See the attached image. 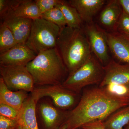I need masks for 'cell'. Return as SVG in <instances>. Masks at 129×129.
Returning <instances> with one entry per match:
<instances>
[{"mask_svg": "<svg viewBox=\"0 0 129 129\" xmlns=\"http://www.w3.org/2000/svg\"><path fill=\"white\" fill-rule=\"evenodd\" d=\"M17 129H26L25 128V127H24L23 125H22L19 124L18 127Z\"/></svg>", "mask_w": 129, "mask_h": 129, "instance_id": "32", "label": "cell"}, {"mask_svg": "<svg viewBox=\"0 0 129 129\" xmlns=\"http://www.w3.org/2000/svg\"><path fill=\"white\" fill-rule=\"evenodd\" d=\"M41 17V13L35 1L19 0L11 14L8 17H18L34 20L40 18Z\"/></svg>", "mask_w": 129, "mask_h": 129, "instance_id": "18", "label": "cell"}, {"mask_svg": "<svg viewBox=\"0 0 129 129\" xmlns=\"http://www.w3.org/2000/svg\"><path fill=\"white\" fill-rule=\"evenodd\" d=\"M37 102L31 95L24 102L20 112L18 124L26 129H39L36 113Z\"/></svg>", "mask_w": 129, "mask_h": 129, "instance_id": "17", "label": "cell"}, {"mask_svg": "<svg viewBox=\"0 0 129 129\" xmlns=\"http://www.w3.org/2000/svg\"><path fill=\"white\" fill-rule=\"evenodd\" d=\"M25 66L35 84L43 86L62 84L68 71L56 47L40 52Z\"/></svg>", "mask_w": 129, "mask_h": 129, "instance_id": "3", "label": "cell"}, {"mask_svg": "<svg viewBox=\"0 0 129 129\" xmlns=\"http://www.w3.org/2000/svg\"><path fill=\"white\" fill-rule=\"evenodd\" d=\"M123 10L129 15V0H119Z\"/></svg>", "mask_w": 129, "mask_h": 129, "instance_id": "30", "label": "cell"}, {"mask_svg": "<svg viewBox=\"0 0 129 129\" xmlns=\"http://www.w3.org/2000/svg\"><path fill=\"white\" fill-rule=\"evenodd\" d=\"M17 44L12 31L2 22L0 26V54L9 50Z\"/></svg>", "mask_w": 129, "mask_h": 129, "instance_id": "21", "label": "cell"}, {"mask_svg": "<svg viewBox=\"0 0 129 129\" xmlns=\"http://www.w3.org/2000/svg\"><path fill=\"white\" fill-rule=\"evenodd\" d=\"M109 47L113 55L122 62L129 64V39L116 31H106Z\"/></svg>", "mask_w": 129, "mask_h": 129, "instance_id": "11", "label": "cell"}, {"mask_svg": "<svg viewBox=\"0 0 129 129\" xmlns=\"http://www.w3.org/2000/svg\"><path fill=\"white\" fill-rule=\"evenodd\" d=\"M0 115L18 121L20 112L11 106L0 103Z\"/></svg>", "mask_w": 129, "mask_h": 129, "instance_id": "26", "label": "cell"}, {"mask_svg": "<svg viewBox=\"0 0 129 129\" xmlns=\"http://www.w3.org/2000/svg\"><path fill=\"white\" fill-rule=\"evenodd\" d=\"M0 73L10 90L31 92L34 90V81L25 66L1 65Z\"/></svg>", "mask_w": 129, "mask_h": 129, "instance_id": "6", "label": "cell"}, {"mask_svg": "<svg viewBox=\"0 0 129 129\" xmlns=\"http://www.w3.org/2000/svg\"><path fill=\"white\" fill-rule=\"evenodd\" d=\"M105 88L107 91L112 94L117 96L127 97L128 85L112 83L106 86Z\"/></svg>", "mask_w": 129, "mask_h": 129, "instance_id": "25", "label": "cell"}, {"mask_svg": "<svg viewBox=\"0 0 129 129\" xmlns=\"http://www.w3.org/2000/svg\"><path fill=\"white\" fill-rule=\"evenodd\" d=\"M81 128L83 129H107L104 127L103 122L97 120L84 125Z\"/></svg>", "mask_w": 129, "mask_h": 129, "instance_id": "29", "label": "cell"}, {"mask_svg": "<svg viewBox=\"0 0 129 129\" xmlns=\"http://www.w3.org/2000/svg\"><path fill=\"white\" fill-rule=\"evenodd\" d=\"M70 4L78 13L82 21L86 23L92 22V18L102 9L104 0H70Z\"/></svg>", "mask_w": 129, "mask_h": 129, "instance_id": "14", "label": "cell"}, {"mask_svg": "<svg viewBox=\"0 0 129 129\" xmlns=\"http://www.w3.org/2000/svg\"><path fill=\"white\" fill-rule=\"evenodd\" d=\"M83 29L89 43L91 52L101 64L107 65L111 60L106 31L93 22L87 24Z\"/></svg>", "mask_w": 129, "mask_h": 129, "instance_id": "8", "label": "cell"}, {"mask_svg": "<svg viewBox=\"0 0 129 129\" xmlns=\"http://www.w3.org/2000/svg\"><path fill=\"white\" fill-rule=\"evenodd\" d=\"M126 97L117 96L101 87L86 91L80 101L67 115L68 129H77L90 122L105 120L119 109L128 106Z\"/></svg>", "mask_w": 129, "mask_h": 129, "instance_id": "1", "label": "cell"}, {"mask_svg": "<svg viewBox=\"0 0 129 129\" xmlns=\"http://www.w3.org/2000/svg\"><path fill=\"white\" fill-rule=\"evenodd\" d=\"M128 92L127 95V97L129 99V85H128Z\"/></svg>", "mask_w": 129, "mask_h": 129, "instance_id": "33", "label": "cell"}, {"mask_svg": "<svg viewBox=\"0 0 129 129\" xmlns=\"http://www.w3.org/2000/svg\"><path fill=\"white\" fill-rule=\"evenodd\" d=\"M42 14L56 7L60 0H35Z\"/></svg>", "mask_w": 129, "mask_h": 129, "instance_id": "27", "label": "cell"}, {"mask_svg": "<svg viewBox=\"0 0 129 129\" xmlns=\"http://www.w3.org/2000/svg\"><path fill=\"white\" fill-rule=\"evenodd\" d=\"M101 64L92 53L83 65L69 74L62 85L74 92H79L85 86L101 83L104 74Z\"/></svg>", "mask_w": 129, "mask_h": 129, "instance_id": "4", "label": "cell"}, {"mask_svg": "<svg viewBox=\"0 0 129 129\" xmlns=\"http://www.w3.org/2000/svg\"><path fill=\"white\" fill-rule=\"evenodd\" d=\"M115 31L129 39V15L123 10L118 22Z\"/></svg>", "mask_w": 129, "mask_h": 129, "instance_id": "24", "label": "cell"}, {"mask_svg": "<svg viewBox=\"0 0 129 129\" xmlns=\"http://www.w3.org/2000/svg\"><path fill=\"white\" fill-rule=\"evenodd\" d=\"M19 0H0V17L3 21L11 14Z\"/></svg>", "mask_w": 129, "mask_h": 129, "instance_id": "23", "label": "cell"}, {"mask_svg": "<svg viewBox=\"0 0 129 129\" xmlns=\"http://www.w3.org/2000/svg\"><path fill=\"white\" fill-rule=\"evenodd\" d=\"M125 129H129V123L127 125V126Z\"/></svg>", "mask_w": 129, "mask_h": 129, "instance_id": "34", "label": "cell"}, {"mask_svg": "<svg viewBox=\"0 0 129 129\" xmlns=\"http://www.w3.org/2000/svg\"><path fill=\"white\" fill-rule=\"evenodd\" d=\"M57 129H68V127H67V124L64 122V123H63L61 125H60V127Z\"/></svg>", "mask_w": 129, "mask_h": 129, "instance_id": "31", "label": "cell"}, {"mask_svg": "<svg viewBox=\"0 0 129 129\" xmlns=\"http://www.w3.org/2000/svg\"><path fill=\"white\" fill-rule=\"evenodd\" d=\"M41 18L59 27L60 28L67 26V22L62 12L55 7L42 14Z\"/></svg>", "mask_w": 129, "mask_h": 129, "instance_id": "22", "label": "cell"}, {"mask_svg": "<svg viewBox=\"0 0 129 129\" xmlns=\"http://www.w3.org/2000/svg\"><path fill=\"white\" fill-rule=\"evenodd\" d=\"M103 68L104 76L100 87H105L112 83L129 85V64H121L114 60H110Z\"/></svg>", "mask_w": 129, "mask_h": 129, "instance_id": "10", "label": "cell"}, {"mask_svg": "<svg viewBox=\"0 0 129 129\" xmlns=\"http://www.w3.org/2000/svg\"><path fill=\"white\" fill-rule=\"evenodd\" d=\"M56 47L69 74L83 65L92 53L82 28L66 26L61 28Z\"/></svg>", "mask_w": 129, "mask_h": 129, "instance_id": "2", "label": "cell"}, {"mask_svg": "<svg viewBox=\"0 0 129 129\" xmlns=\"http://www.w3.org/2000/svg\"><path fill=\"white\" fill-rule=\"evenodd\" d=\"M61 28L40 18L33 20L30 35L25 44L36 54L56 47Z\"/></svg>", "mask_w": 129, "mask_h": 129, "instance_id": "5", "label": "cell"}, {"mask_svg": "<svg viewBox=\"0 0 129 129\" xmlns=\"http://www.w3.org/2000/svg\"><path fill=\"white\" fill-rule=\"evenodd\" d=\"M59 8L63 14L67 26L72 28H81L83 21L76 9L69 4L68 2L60 0L56 7Z\"/></svg>", "mask_w": 129, "mask_h": 129, "instance_id": "20", "label": "cell"}, {"mask_svg": "<svg viewBox=\"0 0 129 129\" xmlns=\"http://www.w3.org/2000/svg\"><path fill=\"white\" fill-rule=\"evenodd\" d=\"M18 125V120L0 115V129H17Z\"/></svg>", "mask_w": 129, "mask_h": 129, "instance_id": "28", "label": "cell"}, {"mask_svg": "<svg viewBox=\"0 0 129 129\" xmlns=\"http://www.w3.org/2000/svg\"><path fill=\"white\" fill-rule=\"evenodd\" d=\"M123 10L119 0L109 1L99 15L100 24L109 32L116 31Z\"/></svg>", "mask_w": 129, "mask_h": 129, "instance_id": "12", "label": "cell"}, {"mask_svg": "<svg viewBox=\"0 0 129 129\" xmlns=\"http://www.w3.org/2000/svg\"><path fill=\"white\" fill-rule=\"evenodd\" d=\"M40 112L47 129H57L66 120L68 114L47 103L41 104Z\"/></svg>", "mask_w": 129, "mask_h": 129, "instance_id": "16", "label": "cell"}, {"mask_svg": "<svg viewBox=\"0 0 129 129\" xmlns=\"http://www.w3.org/2000/svg\"><path fill=\"white\" fill-rule=\"evenodd\" d=\"M33 20L30 19L10 17L3 22L9 28L17 44H25L30 35Z\"/></svg>", "mask_w": 129, "mask_h": 129, "instance_id": "13", "label": "cell"}, {"mask_svg": "<svg viewBox=\"0 0 129 129\" xmlns=\"http://www.w3.org/2000/svg\"><path fill=\"white\" fill-rule=\"evenodd\" d=\"M37 55L26 44H18L5 53L0 54L1 65L26 66Z\"/></svg>", "mask_w": 129, "mask_h": 129, "instance_id": "9", "label": "cell"}, {"mask_svg": "<svg viewBox=\"0 0 129 129\" xmlns=\"http://www.w3.org/2000/svg\"><path fill=\"white\" fill-rule=\"evenodd\" d=\"M103 122L107 129H124L129 123V104L114 113Z\"/></svg>", "mask_w": 129, "mask_h": 129, "instance_id": "19", "label": "cell"}, {"mask_svg": "<svg viewBox=\"0 0 129 129\" xmlns=\"http://www.w3.org/2000/svg\"><path fill=\"white\" fill-rule=\"evenodd\" d=\"M75 94L60 84L35 88L31 95L37 102L43 97H50L57 107L65 109L71 107L75 104L76 100Z\"/></svg>", "mask_w": 129, "mask_h": 129, "instance_id": "7", "label": "cell"}, {"mask_svg": "<svg viewBox=\"0 0 129 129\" xmlns=\"http://www.w3.org/2000/svg\"><path fill=\"white\" fill-rule=\"evenodd\" d=\"M27 92L23 90L12 91L8 88L2 77L0 78V103L12 107L21 111L24 103L27 99Z\"/></svg>", "mask_w": 129, "mask_h": 129, "instance_id": "15", "label": "cell"}]
</instances>
